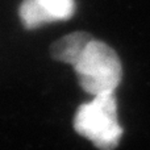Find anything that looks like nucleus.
Listing matches in <instances>:
<instances>
[{
    "instance_id": "obj_3",
    "label": "nucleus",
    "mask_w": 150,
    "mask_h": 150,
    "mask_svg": "<svg viewBox=\"0 0 150 150\" xmlns=\"http://www.w3.org/2000/svg\"><path fill=\"white\" fill-rule=\"evenodd\" d=\"M74 0H23L18 15L26 29H36L44 24L63 21L73 17Z\"/></svg>"
},
{
    "instance_id": "obj_4",
    "label": "nucleus",
    "mask_w": 150,
    "mask_h": 150,
    "mask_svg": "<svg viewBox=\"0 0 150 150\" xmlns=\"http://www.w3.org/2000/svg\"><path fill=\"white\" fill-rule=\"evenodd\" d=\"M93 37L86 32H75L55 41L50 47L52 57L55 61L65 62L69 65H73L75 62L86 45L92 40Z\"/></svg>"
},
{
    "instance_id": "obj_1",
    "label": "nucleus",
    "mask_w": 150,
    "mask_h": 150,
    "mask_svg": "<svg viewBox=\"0 0 150 150\" xmlns=\"http://www.w3.org/2000/svg\"><path fill=\"white\" fill-rule=\"evenodd\" d=\"M71 66L79 86L92 96L115 92L122 78L121 62L116 52L95 38L86 45Z\"/></svg>"
},
{
    "instance_id": "obj_2",
    "label": "nucleus",
    "mask_w": 150,
    "mask_h": 150,
    "mask_svg": "<svg viewBox=\"0 0 150 150\" xmlns=\"http://www.w3.org/2000/svg\"><path fill=\"white\" fill-rule=\"evenodd\" d=\"M73 125L75 132L90 140L96 149H116L124 130L117 119L115 92L93 96L91 101L79 105L75 112Z\"/></svg>"
}]
</instances>
